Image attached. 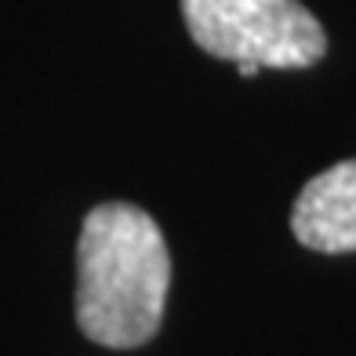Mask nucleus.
<instances>
[{
  "mask_svg": "<svg viewBox=\"0 0 356 356\" xmlns=\"http://www.w3.org/2000/svg\"><path fill=\"white\" fill-rule=\"evenodd\" d=\"M189 37L207 55L258 70H305L323 58L327 33L298 0H182Z\"/></svg>",
  "mask_w": 356,
  "mask_h": 356,
  "instance_id": "f03ea898",
  "label": "nucleus"
},
{
  "mask_svg": "<svg viewBox=\"0 0 356 356\" xmlns=\"http://www.w3.org/2000/svg\"><path fill=\"white\" fill-rule=\"evenodd\" d=\"M171 254L135 204H99L76 240V323L106 349L149 342L164 320Z\"/></svg>",
  "mask_w": 356,
  "mask_h": 356,
  "instance_id": "f257e3e1",
  "label": "nucleus"
},
{
  "mask_svg": "<svg viewBox=\"0 0 356 356\" xmlns=\"http://www.w3.org/2000/svg\"><path fill=\"white\" fill-rule=\"evenodd\" d=\"M291 233L302 248L320 254L356 251V156L302 186L291 207Z\"/></svg>",
  "mask_w": 356,
  "mask_h": 356,
  "instance_id": "7ed1b4c3",
  "label": "nucleus"
}]
</instances>
